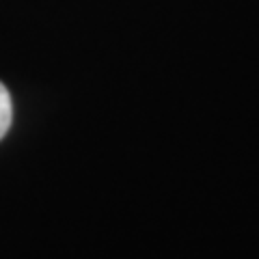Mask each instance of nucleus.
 <instances>
[{
	"instance_id": "1",
	"label": "nucleus",
	"mask_w": 259,
	"mask_h": 259,
	"mask_svg": "<svg viewBox=\"0 0 259 259\" xmlns=\"http://www.w3.org/2000/svg\"><path fill=\"white\" fill-rule=\"evenodd\" d=\"M9 125H11V97L5 84L0 82V139L7 134Z\"/></svg>"
}]
</instances>
